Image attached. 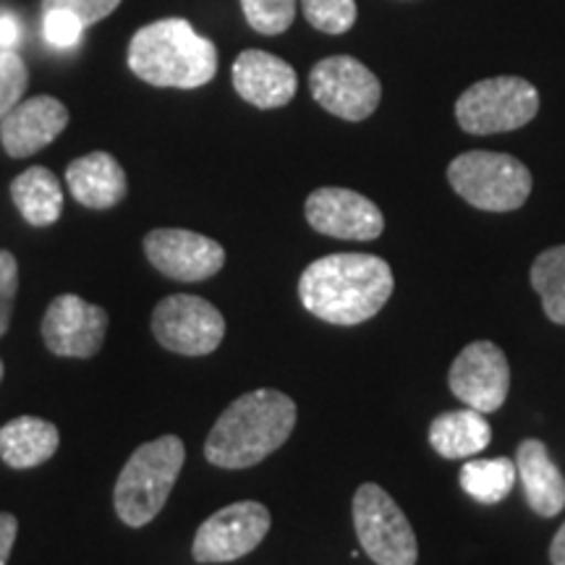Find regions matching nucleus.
I'll list each match as a JSON object with an SVG mask.
<instances>
[{
    "mask_svg": "<svg viewBox=\"0 0 565 565\" xmlns=\"http://www.w3.org/2000/svg\"><path fill=\"white\" fill-rule=\"evenodd\" d=\"M393 270L374 254H328L299 278V299L309 315L330 324L372 320L393 296Z\"/></svg>",
    "mask_w": 565,
    "mask_h": 565,
    "instance_id": "1",
    "label": "nucleus"
},
{
    "mask_svg": "<svg viewBox=\"0 0 565 565\" xmlns=\"http://www.w3.org/2000/svg\"><path fill=\"white\" fill-rule=\"evenodd\" d=\"M296 427V404L286 393H244L221 414L204 443V458L217 469H249L286 445Z\"/></svg>",
    "mask_w": 565,
    "mask_h": 565,
    "instance_id": "2",
    "label": "nucleus"
},
{
    "mask_svg": "<svg viewBox=\"0 0 565 565\" xmlns=\"http://www.w3.org/2000/svg\"><path fill=\"white\" fill-rule=\"evenodd\" d=\"M129 68L152 87L196 89L215 79L217 47L186 19H160L131 38Z\"/></svg>",
    "mask_w": 565,
    "mask_h": 565,
    "instance_id": "3",
    "label": "nucleus"
},
{
    "mask_svg": "<svg viewBox=\"0 0 565 565\" xmlns=\"http://www.w3.org/2000/svg\"><path fill=\"white\" fill-rule=\"evenodd\" d=\"M183 461H186V448L175 435H162L158 440L139 445L113 490L118 519L131 529L150 524L171 498Z\"/></svg>",
    "mask_w": 565,
    "mask_h": 565,
    "instance_id": "4",
    "label": "nucleus"
},
{
    "mask_svg": "<svg viewBox=\"0 0 565 565\" xmlns=\"http://www.w3.org/2000/svg\"><path fill=\"white\" fill-rule=\"evenodd\" d=\"M454 192L484 212H513L532 194V173L521 160L505 152L471 150L448 166Z\"/></svg>",
    "mask_w": 565,
    "mask_h": 565,
    "instance_id": "5",
    "label": "nucleus"
},
{
    "mask_svg": "<svg viewBox=\"0 0 565 565\" xmlns=\"http://www.w3.org/2000/svg\"><path fill=\"white\" fill-rule=\"evenodd\" d=\"M540 110V92L521 76H494L471 84L458 97L456 121L463 131L487 137V134L515 131L534 121Z\"/></svg>",
    "mask_w": 565,
    "mask_h": 565,
    "instance_id": "6",
    "label": "nucleus"
},
{
    "mask_svg": "<svg viewBox=\"0 0 565 565\" xmlns=\"http://www.w3.org/2000/svg\"><path fill=\"white\" fill-rule=\"evenodd\" d=\"M353 526L364 553L377 565H416L419 545L414 529L380 484L366 482L353 494Z\"/></svg>",
    "mask_w": 565,
    "mask_h": 565,
    "instance_id": "7",
    "label": "nucleus"
},
{
    "mask_svg": "<svg viewBox=\"0 0 565 565\" xmlns=\"http://www.w3.org/2000/svg\"><path fill=\"white\" fill-rule=\"evenodd\" d=\"M152 333L162 349L181 356H207L223 343L225 320L221 309L202 296H166L152 312Z\"/></svg>",
    "mask_w": 565,
    "mask_h": 565,
    "instance_id": "8",
    "label": "nucleus"
},
{
    "mask_svg": "<svg viewBox=\"0 0 565 565\" xmlns=\"http://www.w3.org/2000/svg\"><path fill=\"white\" fill-rule=\"evenodd\" d=\"M309 89L324 110L353 124L370 118L383 97V84L377 76L351 55H330L315 63Z\"/></svg>",
    "mask_w": 565,
    "mask_h": 565,
    "instance_id": "9",
    "label": "nucleus"
},
{
    "mask_svg": "<svg viewBox=\"0 0 565 565\" xmlns=\"http://www.w3.org/2000/svg\"><path fill=\"white\" fill-rule=\"evenodd\" d=\"M270 511L257 500H242L212 513L196 529L192 555L196 563H231L259 547L270 532Z\"/></svg>",
    "mask_w": 565,
    "mask_h": 565,
    "instance_id": "10",
    "label": "nucleus"
},
{
    "mask_svg": "<svg viewBox=\"0 0 565 565\" xmlns=\"http://www.w3.org/2000/svg\"><path fill=\"white\" fill-rule=\"evenodd\" d=\"M450 391L461 404L482 414L498 412L511 387V366L505 353L490 341H475L458 353L448 372Z\"/></svg>",
    "mask_w": 565,
    "mask_h": 565,
    "instance_id": "11",
    "label": "nucleus"
},
{
    "mask_svg": "<svg viewBox=\"0 0 565 565\" xmlns=\"http://www.w3.org/2000/svg\"><path fill=\"white\" fill-rule=\"evenodd\" d=\"M108 312L74 294L55 296L42 317V341L55 356L92 359L103 349Z\"/></svg>",
    "mask_w": 565,
    "mask_h": 565,
    "instance_id": "12",
    "label": "nucleus"
},
{
    "mask_svg": "<svg viewBox=\"0 0 565 565\" xmlns=\"http://www.w3.org/2000/svg\"><path fill=\"white\" fill-rule=\"evenodd\" d=\"M145 254L154 270L181 282H200L225 265V249L215 238L183 228H154L145 236Z\"/></svg>",
    "mask_w": 565,
    "mask_h": 565,
    "instance_id": "13",
    "label": "nucleus"
},
{
    "mask_svg": "<svg viewBox=\"0 0 565 565\" xmlns=\"http://www.w3.org/2000/svg\"><path fill=\"white\" fill-rule=\"evenodd\" d=\"M303 215L317 233L343 242H372L385 231V217L377 204L341 186H322L309 194Z\"/></svg>",
    "mask_w": 565,
    "mask_h": 565,
    "instance_id": "14",
    "label": "nucleus"
},
{
    "mask_svg": "<svg viewBox=\"0 0 565 565\" xmlns=\"http://www.w3.org/2000/svg\"><path fill=\"white\" fill-rule=\"evenodd\" d=\"M68 126V110L51 95L32 97L19 103L9 116L0 121V141L11 158H30L45 150Z\"/></svg>",
    "mask_w": 565,
    "mask_h": 565,
    "instance_id": "15",
    "label": "nucleus"
},
{
    "mask_svg": "<svg viewBox=\"0 0 565 565\" xmlns=\"http://www.w3.org/2000/svg\"><path fill=\"white\" fill-rule=\"evenodd\" d=\"M233 87L238 97L259 110L282 108L294 100L299 76L291 63L265 51H244L233 61Z\"/></svg>",
    "mask_w": 565,
    "mask_h": 565,
    "instance_id": "16",
    "label": "nucleus"
},
{
    "mask_svg": "<svg viewBox=\"0 0 565 565\" xmlns=\"http://www.w3.org/2000/svg\"><path fill=\"white\" fill-rule=\"evenodd\" d=\"M66 183L74 200L89 210H110L129 192L124 166L110 152H89L66 168Z\"/></svg>",
    "mask_w": 565,
    "mask_h": 565,
    "instance_id": "17",
    "label": "nucleus"
},
{
    "mask_svg": "<svg viewBox=\"0 0 565 565\" xmlns=\"http://www.w3.org/2000/svg\"><path fill=\"white\" fill-rule=\"evenodd\" d=\"M515 471L524 484L526 503L542 519H553L565 508V477L557 463L550 458L547 445L529 437L519 445Z\"/></svg>",
    "mask_w": 565,
    "mask_h": 565,
    "instance_id": "18",
    "label": "nucleus"
},
{
    "mask_svg": "<svg viewBox=\"0 0 565 565\" xmlns=\"http://www.w3.org/2000/svg\"><path fill=\"white\" fill-rule=\"evenodd\" d=\"M61 445L53 422L40 416H19L0 427V458L11 469H34L51 461Z\"/></svg>",
    "mask_w": 565,
    "mask_h": 565,
    "instance_id": "19",
    "label": "nucleus"
},
{
    "mask_svg": "<svg viewBox=\"0 0 565 565\" xmlns=\"http://www.w3.org/2000/svg\"><path fill=\"white\" fill-rule=\"evenodd\" d=\"M492 427L487 424L484 414L477 408H458V412H445L429 424V445L435 454L450 461L471 458L490 445Z\"/></svg>",
    "mask_w": 565,
    "mask_h": 565,
    "instance_id": "20",
    "label": "nucleus"
},
{
    "mask_svg": "<svg viewBox=\"0 0 565 565\" xmlns=\"http://www.w3.org/2000/svg\"><path fill=\"white\" fill-rule=\"evenodd\" d=\"M11 200L21 212V217L34 225V228L53 225L63 212L61 183L53 171H47L42 166H34L13 179Z\"/></svg>",
    "mask_w": 565,
    "mask_h": 565,
    "instance_id": "21",
    "label": "nucleus"
},
{
    "mask_svg": "<svg viewBox=\"0 0 565 565\" xmlns=\"http://www.w3.org/2000/svg\"><path fill=\"white\" fill-rule=\"evenodd\" d=\"M515 482L519 471L511 458H482V461H469L461 469L463 492L484 505L503 503Z\"/></svg>",
    "mask_w": 565,
    "mask_h": 565,
    "instance_id": "22",
    "label": "nucleus"
},
{
    "mask_svg": "<svg viewBox=\"0 0 565 565\" xmlns=\"http://www.w3.org/2000/svg\"><path fill=\"white\" fill-rule=\"evenodd\" d=\"M532 288L555 324H565V244L545 249L532 265Z\"/></svg>",
    "mask_w": 565,
    "mask_h": 565,
    "instance_id": "23",
    "label": "nucleus"
},
{
    "mask_svg": "<svg viewBox=\"0 0 565 565\" xmlns=\"http://www.w3.org/2000/svg\"><path fill=\"white\" fill-rule=\"evenodd\" d=\"M303 17L317 32L345 34L356 24V0H301Z\"/></svg>",
    "mask_w": 565,
    "mask_h": 565,
    "instance_id": "24",
    "label": "nucleus"
},
{
    "mask_svg": "<svg viewBox=\"0 0 565 565\" xmlns=\"http://www.w3.org/2000/svg\"><path fill=\"white\" fill-rule=\"evenodd\" d=\"M242 11L254 32L282 34L296 19V0H242Z\"/></svg>",
    "mask_w": 565,
    "mask_h": 565,
    "instance_id": "25",
    "label": "nucleus"
},
{
    "mask_svg": "<svg viewBox=\"0 0 565 565\" xmlns=\"http://www.w3.org/2000/svg\"><path fill=\"white\" fill-rule=\"evenodd\" d=\"M30 87V71L17 51H0V121L17 108Z\"/></svg>",
    "mask_w": 565,
    "mask_h": 565,
    "instance_id": "26",
    "label": "nucleus"
},
{
    "mask_svg": "<svg viewBox=\"0 0 565 565\" xmlns=\"http://www.w3.org/2000/svg\"><path fill=\"white\" fill-rule=\"evenodd\" d=\"M42 34H45L47 45L58 47V51H68L76 42L82 40L84 26L74 13L61 11V9H47L42 11Z\"/></svg>",
    "mask_w": 565,
    "mask_h": 565,
    "instance_id": "27",
    "label": "nucleus"
},
{
    "mask_svg": "<svg viewBox=\"0 0 565 565\" xmlns=\"http://www.w3.org/2000/svg\"><path fill=\"white\" fill-rule=\"evenodd\" d=\"M124 0H42V11L47 9H61L74 13L79 19V24L87 30V26L97 24L105 17H110L113 11L121 6Z\"/></svg>",
    "mask_w": 565,
    "mask_h": 565,
    "instance_id": "28",
    "label": "nucleus"
},
{
    "mask_svg": "<svg viewBox=\"0 0 565 565\" xmlns=\"http://www.w3.org/2000/svg\"><path fill=\"white\" fill-rule=\"evenodd\" d=\"M19 291V265L11 252L0 249V335H6Z\"/></svg>",
    "mask_w": 565,
    "mask_h": 565,
    "instance_id": "29",
    "label": "nucleus"
},
{
    "mask_svg": "<svg viewBox=\"0 0 565 565\" xmlns=\"http://www.w3.org/2000/svg\"><path fill=\"white\" fill-rule=\"evenodd\" d=\"M19 534V521L13 513H0V565L9 563L13 542Z\"/></svg>",
    "mask_w": 565,
    "mask_h": 565,
    "instance_id": "30",
    "label": "nucleus"
},
{
    "mask_svg": "<svg viewBox=\"0 0 565 565\" xmlns=\"http://www.w3.org/2000/svg\"><path fill=\"white\" fill-rule=\"evenodd\" d=\"M21 40V21L17 13L0 11V51H13Z\"/></svg>",
    "mask_w": 565,
    "mask_h": 565,
    "instance_id": "31",
    "label": "nucleus"
},
{
    "mask_svg": "<svg viewBox=\"0 0 565 565\" xmlns=\"http://www.w3.org/2000/svg\"><path fill=\"white\" fill-rule=\"evenodd\" d=\"M550 563L565 565V524L557 529L553 542H550Z\"/></svg>",
    "mask_w": 565,
    "mask_h": 565,
    "instance_id": "32",
    "label": "nucleus"
},
{
    "mask_svg": "<svg viewBox=\"0 0 565 565\" xmlns=\"http://www.w3.org/2000/svg\"><path fill=\"white\" fill-rule=\"evenodd\" d=\"M0 380H3V359H0Z\"/></svg>",
    "mask_w": 565,
    "mask_h": 565,
    "instance_id": "33",
    "label": "nucleus"
}]
</instances>
